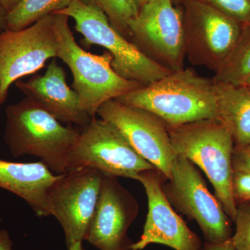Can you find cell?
Instances as JSON below:
<instances>
[{"instance_id": "14", "label": "cell", "mask_w": 250, "mask_h": 250, "mask_svg": "<svg viewBox=\"0 0 250 250\" xmlns=\"http://www.w3.org/2000/svg\"><path fill=\"white\" fill-rule=\"evenodd\" d=\"M139 205L117 177L104 175L85 241L99 250H129L127 233Z\"/></svg>"}, {"instance_id": "8", "label": "cell", "mask_w": 250, "mask_h": 250, "mask_svg": "<svg viewBox=\"0 0 250 250\" xmlns=\"http://www.w3.org/2000/svg\"><path fill=\"white\" fill-rule=\"evenodd\" d=\"M130 41L149 59L170 71L184 68L183 12L172 0H150L129 24Z\"/></svg>"}, {"instance_id": "25", "label": "cell", "mask_w": 250, "mask_h": 250, "mask_svg": "<svg viewBox=\"0 0 250 250\" xmlns=\"http://www.w3.org/2000/svg\"><path fill=\"white\" fill-rule=\"evenodd\" d=\"M202 250H236V249L233 246L231 239H229L224 243H218V244L205 242V244L203 245Z\"/></svg>"}, {"instance_id": "20", "label": "cell", "mask_w": 250, "mask_h": 250, "mask_svg": "<svg viewBox=\"0 0 250 250\" xmlns=\"http://www.w3.org/2000/svg\"><path fill=\"white\" fill-rule=\"evenodd\" d=\"M106 14L112 27L130 41L129 24L139 14L135 0H84Z\"/></svg>"}, {"instance_id": "3", "label": "cell", "mask_w": 250, "mask_h": 250, "mask_svg": "<svg viewBox=\"0 0 250 250\" xmlns=\"http://www.w3.org/2000/svg\"><path fill=\"white\" fill-rule=\"evenodd\" d=\"M167 129L175 154L205 172L214 188L215 197L234 223L237 206L231 192L234 144L229 131L217 119L167 125Z\"/></svg>"}, {"instance_id": "16", "label": "cell", "mask_w": 250, "mask_h": 250, "mask_svg": "<svg viewBox=\"0 0 250 250\" xmlns=\"http://www.w3.org/2000/svg\"><path fill=\"white\" fill-rule=\"evenodd\" d=\"M43 164L0 159V188L24 200L39 217L50 215L47 197L59 178Z\"/></svg>"}, {"instance_id": "22", "label": "cell", "mask_w": 250, "mask_h": 250, "mask_svg": "<svg viewBox=\"0 0 250 250\" xmlns=\"http://www.w3.org/2000/svg\"><path fill=\"white\" fill-rule=\"evenodd\" d=\"M242 25L250 24V0H203Z\"/></svg>"}, {"instance_id": "28", "label": "cell", "mask_w": 250, "mask_h": 250, "mask_svg": "<svg viewBox=\"0 0 250 250\" xmlns=\"http://www.w3.org/2000/svg\"><path fill=\"white\" fill-rule=\"evenodd\" d=\"M6 16H7V12H6V10L3 8L1 4H0V24L4 26V28L6 27Z\"/></svg>"}, {"instance_id": "21", "label": "cell", "mask_w": 250, "mask_h": 250, "mask_svg": "<svg viewBox=\"0 0 250 250\" xmlns=\"http://www.w3.org/2000/svg\"><path fill=\"white\" fill-rule=\"evenodd\" d=\"M234 233L231 237L236 250H250V202L237 205Z\"/></svg>"}, {"instance_id": "27", "label": "cell", "mask_w": 250, "mask_h": 250, "mask_svg": "<svg viewBox=\"0 0 250 250\" xmlns=\"http://www.w3.org/2000/svg\"><path fill=\"white\" fill-rule=\"evenodd\" d=\"M21 1V0H0V4L6 10V12L9 13Z\"/></svg>"}, {"instance_id": "26", "label": "cell", "mask_w": 250, "mask_h": 250, "mask_svg": "<svg viewBox=\"0 0 250 250\" xmlns=\"http://www.w3.org/2000/svg\"><path fill=\"white\" fill-rule=\"evenodd\" d=\"M12 241L7 230H0V250H12Z\"/></svg>"}, {"instance_id": "1", "label": "cell", "mask_w": 250, "mask_h": 250, "mask_svg": "<svg viewBox=\"0 0 250 250\" xmlns=\"http://www.w3.org/2000/svg\"><path fill=\"white\" fill-rule=\"evenodd\" d=\"M116 100L151 112L169 126L218 118L213 79L200 76L190 68L172 72Z\"/></svg>"}, {"instance_id": "17", "label": "cell", "mask_w": 250, "mask_h": 250, "mask_svg": "<svg viewBox=\"0 0 250 250\" xmlns=\"http://www.w3.org/2000/svg\"><path fill=\"white\" fill-rule=\"evenodd\" d=\"M218 118L228 129L234 147L250 145V89L243 85L215 83Z\"/></svg>"}, {"instance_id": "5", "label": "cell", "mask_w": 250, "mask_h": 250, "mask_svg": "<svg viewBox=\"0 0 250 250\" xmlns=\"http://www.w3.org/2000/svg\"><path fill=\"white\" fill-rule=\"evenodd\" d=\"M54 14L73 19L75 29L83 36L82 42L86 47L97 45L107 49L113 58L112 67L126 80L147 85L172 72L146 57L112 27L101 9L84 0H73L65 9Z\"/></svg>"}, {"instance_id": "31", "label": "cell", "mask_w": 250, "mask_h": 250, "mask_svg": "<svg viewBox=\"0 0 250 250\" xmlns=\"http://www.w3.org/2000/svg\"><path fill=\"white\" fill-rule=\"evenodd\" d=\"M184 1H186V0H172L174 4L177 5V6H180Z\"/></svg>"}, {"instance_id": "32", "label": "cell", "mask_w": 250, "mask_h": 250, "mask_svg": "<svg viewBox=\"0 0 250 250\" xmlns=\"http://www.w3.org/2000/svg\"><path fill=\"white\" fill-rule=\"evenodd\" d=\"M243 85V86L247 87V88H250V76L248 77V80H246V82H245L244 84Z\"/></svg>"}, {"instance_id": "13", "label": "cell", "mask_w": 250, "mask_h": 250, "mask_svg": "<svg viewBox=\"0 0 250 250\" xmlns=\"http://www.w3.org/2000/svg\"><path fill=\"white\" fill-rule=\"evenodd\" d=\"M166 177L158 170L141 172L138 177L147 194L148 213L141 239L129 250H142L149 245H164L174 250H202L203 244L172 208L164 190Z\"/></svg>"}, {"instance_id": "30", "label": "cell", "mask_w": 250, "mask_h": 250, "mask_svg": "<svg viewBox=\"0 0 250 250\" xmlns=\"http://www.w3.org/2000/svg\"><path fill=\"white\" fill-rule=\"evenodd\" d=\"M149 1H150V0H135V2H136V5H137L138 9H139L140 11V9Z\"/></svg>"}, {"instance_id": "6", "label": "cell", "mask_w": 250, "mask_h": 250, "mask_svg": "<svg viewBox=\"0 0 250 250\" xmlns=\"http://www.w3.org/2000/svg\"><path fill=\"white\" fill-rule=\"evenodd\" d=\"M83 168L136 180L144 171L157 170L135 150L116 126L96 118L80 131L69 156L66 173Z\"/></svg>"}, {"instance_id": "11", "label": "cell", "mask_w": 250, "mask_h": 250, "mask_svg": "<svg viewBox=\"0 0 250 250\" xmlns=\"http://www.w3.org/2000/svg\"><path fill=\"white\" fill-rule=\"evenodd\" d=\"M104 177L96 169H80L59 174L49 189V213L62 225L67 248L85 240Z\"/></svg>"}, {"instance_id": "7", "label": "cell", "mask_w": 250, "mask_h": 250, "mask_svg": "<svg viewBox=\"0 0 250 250\" xmlns=\"http://www.w3.org/2000/svg\"><path fill=\"white\" fill-rule=\"evenodd\" d=\"M163 190L171 205L196 221L207 243L218 244L231 239L232 220L208 191L201 174L190 161L177 156L170 179H166Z\"/></svg>"}, {"instance_id": "24", "label": "cell", "mask_w": 250, "mask_h": 250, "mask_svg": "<svg viewBox=\"0 0 250 250\" xmlns=\"http://www.w3.org/2000/svg\"><path fill=\"white\" fill-rule=\"evenodd\" d=\"M232 168L233 171L250 172V145L233 148Z\"/></svg>"}, {"instance_id": "18", "label": "cell", "mask_w": 250, "mask_h": 250, "mask_svg": "<svg viewBox=\"0 0 250 250\" xmlns=\"http://www.w3.org/2000/svg\"><path fill=\"white\" fill-rule=\"evenodd\" d=\"M250 76V24L243 25L241 36L228 57L215 72V83L240 86Z\"/></svg>"}, {"instance_id": "9", "label": "cell", "mask_w": 250, "mask_h": 250, "mask_svg": "<svg viewBox=\"0 0 250 250\" xmlns=\"http://www.w3.org/2000/svg\"><path fill=\"white\" fill-rule=\"evenodd\" d=\"M183 12L186 57L215 72L231 52L243 25L203 0H186Z\"/></svg>"}, {"instance_id": "23", "label": "cell", "mask_w": 250, "mask_h": 250, "mask_svg": "<svg viewBox=\"0 0 250 250\" xmlns=\"http://www.w3.org/2000/svg\"><path fill=\"white\" fill-rule=\"evenodd\" d=\"M231 192L236 206L250 202V172L233 171Z\"/></svg>"}, {"instance_id": "10", "label": "cell", "mask_w": 250, "mask_h": 250, "mask_svg": "<svg viewBox=\"0 0 250 250\" xmlns=\"http://www.w3.org/2000/svg\"><path fill=\"white\" fill-rule=\"evenodd\" d=\"M57 51L54 14L21 30L1 31L0 105L14 82L40 70L47 60L57 57Z\"/></svg>"}, {"instance_id": "12", "label": "cell", "mask_w": 250, "mask_h": 250, "mask_svg": "<svg viewBox=\"0 0 250 250\" xmlns=\"http://www.w3.org/2000/svg\"><path fill=\"white\" fill-rule=\"evenodd\" d=\"M97 115L111 123L124 135L140 155L170 179L174 152L167 125L159 117L142 108L128 106L116 100L104 103Z\"/></svg>"}, {"instance_id": "2", "label": "cell", "mask_w": 250, "mask_h": 250, "mask_svg": "<svg viewBox=\"0 0 250 250\" xmlns=\"http://www.w3.org/2000/svg\"><path fill=\"white\" fill-rule=\"evenodd\" d=\"M4 141L15 156L31 155L57 173H66L80 130L65 126L33 99L26 97L6 108Z\"/></svg>"}, {"instance_id": "19", "label": "cell", "mask_w": 250, "mask_h": 250, "mask_svg": "<svg viewBox=\"0 0 250 250\" xmlns=\"http://www.w3.org/2000/svg\"><path fill=\"white\" fill-rule=\"evenodd\" d=\"M73 0H21L7 13L5 30L18 31L65 9Z\"/></svg>"}, {"instance_id": "29", "label": "cell", "mask_w": 250, "mask_h": 250, "mask_svg": "<svg viewBox=\"0 0 250 250\" xmlns=\"http://www.w3.org/2000/svg\"><path fill=\"white\" fill-rule=\"evenodd\" d=\"M68 250H84L82 247V242L77 241L74 243L70 248H67Z\"/></svg>"}, {"instance_id": "33", "label": "cell", "mask_w": 250, "mask_h": 250, "mask_svg": "<svg viewBox=\"0 0 250 250\" xmlns=\"http://www.w3.org/2000/svg\"><path fill=\"white\" fill-rule=\"evenodd\" d=\"M4 29H5V28H4V26L1 25V24H0V32H1V31H4Z\"/></svg>"}, {"instance_id": "4", "label": "cell", "mask_w": 250, "mask_h": 250, "mask_svg": "<svg viewBox=\"0 0 250 250\" xmlns=\"http://www.w3.org/2000/svg\"><path fill=\"white\" fill-rule=\"evenodd\" d=\"M65 15L54 14L58 42L57 58L70 68L72 88L80 100L81 109L95 118L104 103L145 86L120 76L112 67L113 57L108 51L98 55L86 52L77 44Z\"/></svg>"}, {"instance_id": "15", "label": "cell", "mask_w": 250, "mask_h": 250, "mask_svg": "<svg viewBox=\"0 0 250 250\" xmlns=\"http://www.w3.org/2000/svg\"><path fill=\"white\" fill-rule=\"evenodd\" d=\"M26 97L37 102L61 123L87 126L93 118L82 111L76 92L66 82L63 68L54 59L44 75H38L27 82L16 83Z\"/></svg>"}]
</instances>
